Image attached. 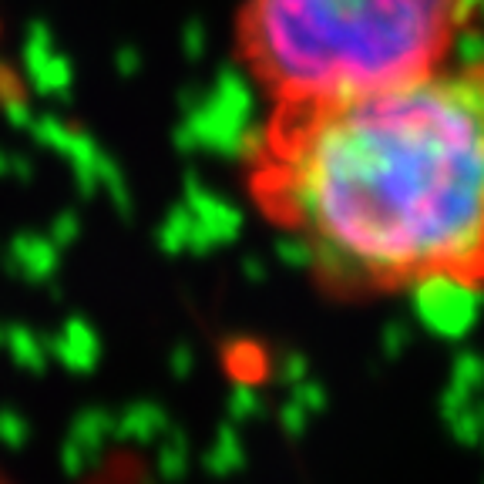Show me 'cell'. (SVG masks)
<instances>
[{"mask_svg":"<svg viewBox=\"0 0 484 484\" xmlns=\"http://www.w3.org/2000/svg\"><path fill=\"white\" fill-rule=\"evenodd\" d=\"M0 484H7V481H4V474H0Z\"/></svg>","mask_w":484,"mask_h":484,"instance_id":"obj_3","label":"cell"},{"mask_svg":"<svg viewBox=\"0 0 484 484\" xmlns=\"http://www.w3.org/2000/svg\"><path fill=\"white\" fill-rule=\"evenodd\" d=\"M471 0H239L232 55L266 105L414 81L451 65Z\"/></svg>","mask_w":484,"mask_h":484,"instance_id":"obj_2","label":"cell"},{"mask_svg":"<svg viewBox=\"0 0 484 484\" xmlns=\"http://www.w3.org/2000/svg\"><path fill=\"white\" fill-rule=\"evenodd\" d=\"M256 216L330 297L484 289V61L269 105L242 148Z\"/></svg>","mask_w":484,"mask_h":484,"instance_id":"obj_1","label":"cell"}]
</instances>
